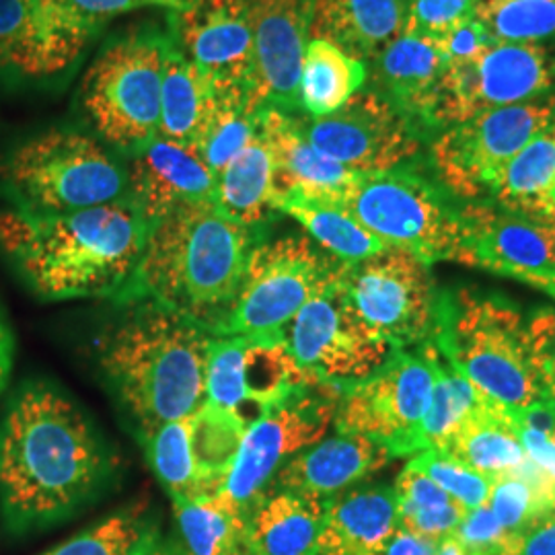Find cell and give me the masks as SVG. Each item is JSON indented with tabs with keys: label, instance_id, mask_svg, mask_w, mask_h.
Masks as SVG:
<instances>
[{
	"label": "cell",
	"instance_id": "816d5d0a",
	"mask_svg": "<svg viewBox=\"0 0 555 555\" xmlns=\"http://www.w3.org/2000/svg\"><path fill=\"white\" fill-rule=\"evenodd\" d=\"M142 555H183L179 554L178 550H173L171 545H167V543H160L159 539H155L151 545H149V550L144 552Z\"/></svg>",
	"mask_w": 555,
	"mask_h": 555
},
{
	"label": "cell",
	"instance_id": "ee69618b",
	"mask_svg": "<svg viewBox=\"0 0 555 555\" xmlns=\"http://www.w3.org/2000/svg\"><path fill=\"white\" fill-rule=\"evenodd\" d=\"M479 0H408V34L430 40L444 38L456 25L476 20Z\"/></svg>",
	"mask_w": 555,
	"mask_h": 555
},
{
	"label": "cell",
	"instance_id": "603a6c76",
	"mask_svg": "<svg viewBox=\"0 0 555 555\" xmlns=\"http://www.w3.org/2000/svg\"><path fill=\"white\" fill-rule=\"evenodd\" d=\"M128 171V198L151 224L178 208L215 202L217 176L190 144L157 137L132 155Z\"/></svg>",
	"mask_w": 555,
	"mask_h": 555
},
{
	"label": "cell",
	"instance_id": "74e56055",
	"mask_svg": "<svg viewBox=\"0 0 555 555\" xmlns=\"http://www.w3.org/2000/svg\"><path fill=\"white\" fill-rule=\"evenodd\" d=\"M259 132V112L241 91L215 89V103L194 149L215 176L237 157Z\"/></svg>",
	"mask_w": 555,
	"mask_h": 555
},
{
	"label": "cell",
	"instance_id": "52a82bcc",
	"mask_svg": "<svg viewBox=\"0 0 555 555\" xmlns=\"http://www.w3.org/2000/svg\"><path fill=\"white\" fill-rule=\"evenodd\" d=\"M167 31L140 27L103 46L87 70L80 103L101 142L137 155L159 137Z\"/></svg>",
	"mask_w": 555,
	"mask_h": 555
},
{
	"label": "cell",
	"instance_id": "2e32d148",
	"mask_svg": "<svg viewBox=\"0 0 555 555\" xmlns=\"http://www.w3.org/2000/svg\"><path fill=\"white\" fill-rule=\"evenodd\" d=\"M243 430L210 405L163 424L144 440L146 455L173 504L219 496L237 459Z\"/></svg>",
	"mask_w": 555,
	"mask_h": 555
},
{
	"label": "cell",
	"instance_id": "8fae6325",
	"mask_svg": "<svg viewBox=\"0 0 555 555\" xmlns=\"http://www.w3.org/2000/svg\"><path fill=\"white\" fill-rule=\"evenodd\" d=\"M337 284L357 318L391 348L428 344L437 334L440 302L430 266L389 247L373 258L341 263Z\"/></svg>",
	"mask_w": 555,
	"mask_h": 555
},
{
	"label": "cell",
	"instance_id": "ac0fdd59",
	"mask_svg": "<svg viewBox=\"0 0 555 555\" xmlns=\"http://www.w3.org/2000/svg\"><path fill=\"white\" fill-rule=\"evenodd\" d=\"M284 337L298 364L330 385L373 375L396 350L357 318L337 278L298 311Z\"/></svg>",
	"mask_w": 555,
	"mask_h": 555
},
{
	"label": "cell",
	"instance_id": "ffe728a7",
	"mask_svg": "<svg viewBox=\"0 0 555 555\" xmlns=\"http://www.w3.org/2000/svg\"><path fill=\"white\" fill-rule=\"evenodd\" d=\"M169 34L215 89L241 91L249 98L254 70L249 0H192L171 13Z\"/></svg>",
	"mask_w": 555,
	"mask_h": 555
},
{
	"label": "cell",
	"instance_id": "6da1fadb",
	"mask_svg": "<svg viewBox=\"0 0 555 555\" xmlns=\"http://www.w3.org/2000/svg\"><path fill=\"white\" fill-rule=\"evenodd\" d=\"M100 433L75 401L29 383L0 422V504L13 529L73 515L112 474Z\"/></svg>",
	"mask_w": 555,
	"mask_h": 555
},
{
	"label": "cell",
	"instance_id": "f1b7e54d",
	"mask_svg": "<svg viewBox=\"0 0 555 555\" xmlns=\"http://www.w3.org/2000/svg\"><path fill=\"white\" fill-rule=\"evenodd\" d=\"M437 451L492 479L515 472L527 459L513 412L490 397L481 399Z\"/></svg>",
	"mask_w": 555,
	"mask_h": 555
},
{
	"label": "cell",
	"instance_id": "f5cc1de1",
	"mask_svg": "<svg viewBox=\"0 0 555 555\" xmlns=\"http://www.w3.org/2000/svg\"><path fill=\"white\" fill-rule=\"evenodd\" d=\"M192 0H151L153 7H163V9H171V11H179L183 7H188Z\"/></svg>",
	"mask_w": 555,
	"mask_h": 555
},
{
	"label": "cell",
	"instance_id": "9c48e42d",
	"mask_svg": "<svg viewBox=\"0 0 555 555\" xmlns=\"http://www.w3.org/2000/svg\"><path fill=\"white\" fill-rule=\"evenodd\" d=\"M438 360L433 341L416 352L396 348L373 375L337 385V433L371 438L393 456L422 453V424L435 393Z\"/></svg>",
	"mask_w": 555,
	"mask_h": 555
},
{
	"label": "cell",
	"instance_id": "60d3db41",
	"mask_svg": "<svg viewBox=\"0 0 555 555\" xmlns=\"http://www.w3.org/2000/svg\"><path fill=\"white\" fill-rule=\"evenodd\" d=\"M155 539L157 531L140 513H119L43 555H142Z\"/></svg>",
	"mask_w": 555,
	"mask_h": 555
},
{
	"label": "cell",
	"instance_id": "f546056e",
	"mask_svg": "<svg viewBox=\"0 0 555 555\" xmlns=\"http://www.w3.org/2000/svg\"><path fill=\"white\" fill-rule=\"evenodd\" d=\"M276 212L297 220L318 247L341 263H357L389 249L332 196L288 190L278 194Z\"/></svg>",
	"mask_w": 555,
	"mask_h": 555
},
{
	"label": "cell",
	"instance_id": "f907efd6",
	"mask_svg": "<svg viewBox=\"0 0 555 555\" xmlns=\"http://www.w3.org/2000/svg\"><path fill=\"white\" fill-rule=\"evenodd\" d=\"M437 555H467V552H465L463 545L456 541V537L451 535L438 543Z\"/></svg>",
	"mask_w": 555,
	"mask_h": 555
},
{
	"label": "cell",
	"instance_id": "7c38bea8",
	"mask_svg": "<svg viewBox=\"0 0 555 555\" xmlns=\"http://www.w3.org/2000/svg\"><path fill=\"white\" fill-rule=\"evenodd\" d=\"M552 124L555 95L483 112L444 128L430 153L440 185L459 198L492 194L511 160Z\"/></svg>",
	"mask_w": 555,
	"mask_h": 555
},
{
	"label": "cell",
	"instance_id": "8992f818",
	"mask_svg": "<svg viewBox=\"0 0 555 555\" xmlns=\"http://www.w3.org/2000/svg\"><path fill=\"white\" fill-rule=\"evenodd\" d=\"M17 208L68 215L128 196V171L105 142L79 130L54 128L25 140L2 165Z\"/></svg>",
	"mask_w": 555,
	"mask_h": 555
},
{
	"label": "cell",
	"instance_id": "ba28073f",
	"mask_svg": "<svg viewBox=\"0 0 555 555\" xmlns=\"http://www.w3.org/2000/svg\"><path fill=\"white\" fill-rule=\"evenodd\" d=\"M336 199L385 245L403 249L426 266L455 259L461 210L438 185L408 165L380 173H357Z\"/></svg>",
	"mask_w": 555,
	"mask_h": 555
},
{
	"label": "cell",
	"instance_id": "1f68e13d",
	"mask_svg": "<svg viewBox=\"0 0 555 555\" xmlns=\"http://www.w3.org/2000/svg\"><path fill=\"white\" fill-rule=\"evenodd\" d=\"M327 502L270 488L249 508L254 555H313Z\"/></svg>",
	"mask_w": 555,
	"mask_h": 555
},
{
	"label": "cell",
	"instance_id": "7bdbcfd3",
	"mask_svg": "<svg viewBox=\"0 0 555 555\" xmlns=\"http://www.w3.org/2000/svg\"><path fill=\"white\" fill-rule=\"evenodd\" d=\"M54 20L93 38L107 21L128 11L153 7L151 0H38Z\"/></svg>",
	"mask_w": 555,
	"mask_h": 555
},
{
	"label": "cell",
	"instance_id": "d590c367",
	"mask_svg": "<svg viewBox=\"0 0 555 555\" xmlns=\"http://www.w3.org/2000/svg\"><path fill=\"white\" fill-rule=\"evenodd\" d=\"M183 555H254L249 511L231 498H204L173 504Z\"/></svg>",
	"mask_w": 555,
	"mask_h": 555
},
{
	"label": "cell",
	"instance_id": "f35d334b",
	"mask_svg": "<svg viewBox=\"0 0 555 555\" xmlns=\"http://www.w3.org/2000/svg\"><path fill=\"white\" fill-rule=\"evenodd\" d=\"M476 20L494 41L541 43L555 38V0H479Z\"/></svg>",
	"mask_w": 555,
	"mask_h": 555
},
{
	"label": "cell",
	"instance_id": "5b68a950",
	"mask_svg": "<svg viewBox=\"0 0 555 555\" xmlns=\"http://www.w3.org/2000/svg\"><path fill=\"white\" fill-rule=\"evenodd\" d=\"M430 341L479 393L506 410L518 412L545 401L531 364L527 321L506 298L479 297L472 291L442 297Z\"/></svg>",
	"mask_w": 555,
	"mask_h": 555
},
{
	"label": "cell",
	"instance_id": "30bf717a",
	"mask_svg": "<svg viewBox=\"0 0 555 555\" xmlns=\"http://www.w3.org/2000/svg\"><path fill=\"white\" fill-rule=\"evenodd\" d=\"M341 261L309 237L259 238L222 336L284 334L298 311L336 282Z\"/></svg>",
	"mask_w": 555,
	"mask_h": 555
},
{
	"label": "cell",
	"instance_id": "4dcf8cb0",
	"mask_svg": "<svg viewBox=\"0 0 555 555\" xmlns=\"http://www.w3.org/2000/svg\"><path fill=\"white\" fill-rule=\"evenodd\" d=\"M276 160L261 132L231 160L219 176L215 206L227 219L259 229L276 212Z\"/></svg>",
	"mask_w": 555,
	"mask_h": 555
},
{
	"label": "cell",
	"instance_id": "7dc6e473",
	"mask_svg": "<svg viewBox=\"0 0 555 555\" xmlns=\"http://www.w3.org/2000/svg\"><path fill=\"white\" fill-rule=\"evenodd\" d=\"M516 555H555V508L537 516L520 533Z\"/></svg>",
	"mask_w": 555,
	"mask_h": 555
},
{
	"label": "cell",
	"instance_id": "4fadbf2b",
	"mask_svg": "<svg viewBox=\"0 0 555 555\" xmlns=\"http://www.w3.org/2000/svg\"><path fill=\"white\" fill-rule=\"evenodd\" d=\"M311 377L284 334L215 336L206 369V405L243 433L295 396Z\"/></svg>",
	"mask_w": 555,
	"mask_h": 555
},
{
	"label": "cell",
	"instance_id": "277c9868",
	"mask_svg": "<svg viewBox=\"0 0 555 555\" xmlns=\"http://www.w3.org/2000/svg\"><path fill=\"white\" fill-rule=\"evenodd\" d=\"M126 311L100 339V364L142 437L206 403V369L215 336L153 300Z\"/></svg>",
	"mask_w": 555,
	"mask_h": 555
},
{
	"label": "cell",
	"instance_id": "9a60e30c",
	"mask_svg": "<svg viewBox=\"0 0 555 555\" xmlns=\"http://www.w3.org/2000/svg\"><path fill=\"white\" fill-rule=\"evenodd\" d=\"M336 410L337 385L318 378L288 397L243 435L220 494L249 511L270 490L286 461L325 438L334 426Z\"/></svg>",
	"mask_w": 555,
	"mask_h": 555
},
{
	"label": "cell",
	"instance_id": "7402d4cb",
	"mask_svg": "<svg viewBox=\"0 0 555 555\" xmlns=\"http://www.w3.org/2000/svg\"><path fill=\"white\" fill-rule=\"evenodd\" d=\"M91 38L54 20L38 0H0V73L20 80L64 77Z\"/></svg>",
	"mask_w": 555,
	"mask_h": 555
},
{
	"label": "cell",
	"instance_id": "bcb514c9",
	"mask_svg": "<svg viewBox=\"0 0 555 555\" xmlns=\"http://www.w3.org/2000/svg\"><path fill=\"white\" fill-rule=\"evenodd\" d=\"M437 41L440 50L444 52V56L449 60V64L474 60L490 43H494L490 34L486 31V27L477 20L465 21V23L456 25L455 29H451L444 38Z\"/></svg>",
	"mask_w": 555,
	"mask_h": 555
},
{
	"label": "cell",
	"instance_id": "5bb4252c",
	"mask_svg": "<svg viewBox=\"0 0 555 555\" xmlns=\"http://www.w3.org/2000/svg\"><path fill=\"white\" fill-rule=\"evenodd\" d=\"M555 52L541 43L494 41L479 56L449 64L430 128H449L508 105L554 95Z\"/></svg>",
	"mask_w": 555,
	"mask_h": 555
},
{
	"label": "cell",
	"instance_id": "c3c4849f",
	"mask_svg": "<svg viewBox=\"0 0 555 555\" xmlns=\"http://www.w3.org/2000/svg\"><path fill=\"white\" fill-rule=\"evenodd\" d=\"M437 543H433V541L410 535L399 529L387 555H437Z\"/></svg>",
	"mask_w": 555,
	"mask_h": 555
},
{
	"label": "cell",
	"instance_id": "e575fe53",
	"mask_svg": "<svg viewBox=\"0 0 555 555\" xmlns=\"http://www.w3.org/2000/svg\"><path fill=\"white\" fill-rule=\"evenodd\" d=\"M366 77L364 62L330 41L309 40L298 80V109L307 112L309 118L330 116L357 95Z\"/></svg>",
	"mask_w": 555,
	"mask_h": 555
},
{
	"label": "cell",
	"instance_id": "8d00e7d4",
	"mask_svg": "<svg viewBox=\"0 0 555 555\" xmlns=\"http://www.w3.org/2000/svg\"><path fill=\"white\" fill-rule=\"evenodd\" d=\"M397 527L410 535L440 543L465 520L467 508L410 463L393 486Z\"/></svg>",
	"mask_w": 555,
	"mask_h": 555
},
{
	"label": "cell",
	"instance_id": "4316f807",
	"mask_svg": "<svg viewBox=\"0 0 555 555\" xmlns=\"http://www.w3.org/2000/svg\"><path fill=\"white\" fill-rule=\"evenodd\" d=\"M405 21L408 0H315L311 40L330 41L366 64L403 34Z\"/></svg>",
	"mask_w": 555,
	"mask_h": 555
},
{
	"label": "cell",
	"instance_id": "d6986e66",
	"mask_svg": "<svg viewBox=\"0 0 555 555\" xmlns=\"http://www.w3.org/2000/svg\"><path fill=\"white\" fill-rule=\"evenodd\" d=\"M455 261L541 288L555 278V227L474 202L461 210Z\"/></svg>",
	"mask_w": 555,
	"mask_h": 555
},
{
	"label": "cell",
	"instance_id": "836d02e7",
	"mask_svg": "<svg viewBox=\"0 0 555 555\" xmlns=\"http://www.w3.org/2000/svg\"><path fill=\"white\" fill-rule=\"evenodd\" d=\"M215 103V87L181 54L167 29L160 82L159 137L194 146Z\"/></svg>",
	"mask_w": 555,
	"mask_h": 555
},
{
	"label": "cell",
	"instance_id": "d4e9b609",
	"mask_svg": "<svg viewBox=\"0 0 555 555\" xmlns=\"http://www.w3.org/2000/svg\"><path fill=\"white\" fill-rule=\"evenodd\" d=\"M373 64V87L414 126H430L449 60L437 40L403 31Z\"/></svg>",
	"mask_w": 555,
	"mask_h": 555
},
{
	"label": "cell",
	"instance_id": "681fc988",
	"mask_svg": "<svg viewBox=\"0 0 555 555\" xmlns=\"http://www.w3.org/2000/svg\"><path fill=\"white\" fill-rule=\"evenodd\" d=\"M13 366V336L4 321L0 319V393L7 385V378Z\"/></svg>",
	"mask_w": 555,
	"mask_h": 555
},
{
	"label": "cell",
	"instance_id": "f6af8a7d",
	"mask_svg": "<svg viewBox=\"0 0 555 555\" xmlns=\"http://www.w3.org/2000/svg\"><path fill=\"white\" fill-rule=\"evenodd\" d=\"M529 354L543 399L555 408V309L545 307L527 321Z\"/></svg>",
	"mask_w": 555,
	"mask_h": 555
},
{
	"label": "cell",
	"instance_id": "3957f363",
	"mask_svg": "<svg viewBox=\"0 0 555 555\" xmlns=\"http://www.w3.org/2000/svg\"><path fill=\"white\" fill-rule=\"evenodd\" d=\"M259 229L227 219L215 202L178 208L151 227L137 274L116 300H153L222 336Z\"/></svg>",
	"mask_w": 555,
	"mask_h": 555
},
{
	"label": "cell",
	"instance_id": "44dd1931",
	"mask_svg": "<svg viewBox=\"0 0 555 555\" xmlns=\"http://www.w3.org/2000/svg\"><path fill=\"white\" fill-rule=\"evenodd\" d=\"M315 0H249L254 70L249 103L256 112L298 109V80Z\"/></svg>",
	"mask_w": 555,
	"mask_h": 555
},
{
	"label": "cell",
	"instance_id": "83f0119b",
	"mask_svg": "<svg viewBox=\"0 0 555 555\" xmlns=\"http://www.w3.org/2000/svg\"><path fill=\"white\" fill-rule=\"evenodd\" d=\"M291 114L276 107L259 112L261 132L276 160L278 194L300 190L336 198L357 173L319 153L302 134L297 116Z\"/></svg>",
	"mask_w": 555,
	"mask_h": 555
},
{
	"label": "cell",
	"instance_id": "ab89813d",
	"mask_svg": "<svg viewBox=\"0 0 555 555\" xmlns=\"http://www.w3.org/2000/svg\"><path fill=\"white\" fill-rule=\"evenodd\" d=\"M483 397L467 378L440 357L435 393L422 424L424 451L440 449V444L455 433L456 426L476 410Z\"/></svg>",
	"mask_w": 555,
	"mask_h": 555
},
{
	"label": "cell",
	"instance_id": "db71d44e",
	"mask_svg": "<svg viewBox=\"0 0 555 555\" xmlns=\"http://www.w3.org/2000/svg\"><path fill=\"white\" fill-rule=\"evenodd\" d=\"M539 291H543V293H547V295H552L555 298V278H552L550 282H545Z\"/></svg>",
	"mask_w": 555,
	"mask_h": 555
},
{
	"label": "cell",
	"instance_id": "b9f144b4",
	"mask_svg": "<svg viewBox=\"0 0 555 555\" xmlns=\"http://www.w3.org/2000/svg\"><path fill=\"white\" fill-rule=\"evenodd\" d=\"M410 465L416 467L424 476L430 477L438 488H442L449 496L455 498L467 511L486 504L494 486L492 477L477 474L437 449H426L417 453L410 461Z\"/></svg>",
	"mask_w": 555,
	"mask_h": 555
},
{
	"label": "cell",
	"instance_id": "484cf974",
	"mask_svg": "<svg viewBox=\"0 0 555 555\" xmlns=\"http://www.w3.org/2000/svg\"><path fill=\"white\" fill-rule=\"evenodd\" d=\"M397 531L393 488H354L327 502L313 555H387Z\"/></svg>",
	"mask_w": 555,
	"mask_h": 555
},
{
	"label": "cell",
	"instance_id": "7a4b0ae2",
	"mask_svg": "<svg viewBox=\"0 0 555 555\" xmlns=\"http://www.w3.org/2000/svg\"><path fill=\"white\" fill-rule=\"evenodd\" d=\"M151 227L128 196L68 215L13 208L0 212V247L40 297L118 298L137 274Z\"/></svg>",
	"mask_w": 555,
	"mask_h": 555
},
{
	"label": "cell",
	"instance_id": "cb8c5ba5",
	"mask_svg": "<svg viewBox=\"0 0 555 555\" xmlns=\"http://www.w3.org/2000/svg\"><path fill=\"white\" fill-rule=\"evenodd\" d=\"M391 455L371 438L337 433L321 438L282 465L270 488L330 502L378 474Z\"/></svg>",
	"mask_w": 555,
	"mask_h": 555
},
{
	"label": "cell",
	"instance_id": "e0dca14e",
	"mask_svg": "<svg viewBox=\"0 0 555 555\" xmlns=\"http://www.w3.org/2000/svg\"><path fill=\"white\" fill-rule=\"evenodd\" d=\"M298 126L319 153L354 173L405 167L422 146L416 126L371 87L330 116L298 118Z\"/></svg>",
	"mask_w": 555,
	"mask_h": 555
},
{
	"label": "cell",
	"instance_id": "d6a6232c",
	"mask_svg": "<svg viewBox=\"0 0 555 555\" xmlns=\"http://www.w3.org/2000/svg\"><path fill=\"white\" fill-rule=\"evenodd\" d=\"M492 196L515 215L555 227V124L511 160Z\"/></svg>",
	"mask_w": 555,
	"mask_h": 555
}]
</instances>
